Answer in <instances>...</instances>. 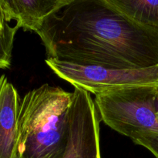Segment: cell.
<instances>
[{"instance_id":"obj_1","label":"cell","mask_w":158,"mask_h":158,"mask_svg":"<svg viewBox=\"0 0 158 158\" xmlns=\"http://www.w3.org/2000/svg\"><path fill=\"white\" fill-rule=\"evenodd\" d=\"M35 33L49 58L111 69L158 66V28L132 21L105 0H70Z\"/></svg>"},{"instance_id":"obj_2","label":"cell","mask_w":158,"mask_h":158,"mask_svg":"<svg viewBox=\"0 0 158 158\" xmlns=\"http://www.w3.org/2000/svg\"><path fill=\"white\" fill-rule=\"evenodd\" d=\"M73 93L45 83L21 99L14 158H63Z\"/></svg>"},{"instance_id":"obj_3","label":"cell","mask_w":158,"mask_h":158,"mask_svg":"<svg viewBox=\"0 0 158 158\" xmlns=\"http://www.w3.org/2000/svg\"><path fill=\"white\" fill-rule=\"evenodd\" d=\"M157 96L158 84L135 85L95 95L94 103L100 120L134 141L158 133Z\"/></svg>"},{"instance_id":"obj_4","label":"cell","mask_w":158,"mask_h":158,"mask_svg":"<svg viewBox=\"0 0 158 158\" xmlns=\"http://www.w3.org/2000/svg\"><path fill=\"white\" fill-rule=\"evenodd\" d=\"M46 63L62 80L94 95L135 85L158 84V66L119 69L77 64L49 57Z\"/></svg>"},{"instance_id":"obj_5","label":"cell","mask_w":158,"mask_h":158,"mask_svg":"<svg viewBox=\"0 0 158 158\" xmlns=\"http://www.w3.org/2000/svg\"><path fill=\"white\" fill-rule=\"evenodd\" d=\"M69 111V137L63 158H101L100 118L90 94L74 87Z\"/></svg>"},{"instance_id":"obj_6","label":"cell","mask_w":158,"mask_h":158,"mask_svg":"<svg viewBox=\"0 0 158 158\" xmlns=\"http://www.w3.org/2000/svg\"><path fill=\"white\" fill-rule=\"evenodd\" d=\"M70 0H0V15L4 22L15 21L24 31L35 32L48 15Z\"/></svg>"},{"instance_id":"obj_7","label":"cell","mask_w":158,"mask_h":158,"mask_svg":"<svg viewBox=\"0 0 158 158\" xmlns=\"http://www.w3.org/2000/svg\"><path fill=\"white\" fill-rule=\"evenodd\" d=\"M21 99L5 75L0 76V158H14Z\"/></svg>"},{"instance_id":"obj_8","label":"cell","mask_w":158,"mask_h":158,"mask_svg":"<svg viewBox=\"0 0 158 158\" xmlns=\"http://www.w3.org/2000/svg\"><path fill=\"white\" fill-rule=\"evenodd\" d=\"M132 21L158 28V0H105Z\"/></svg>"},{"instance_id":"obj_9","label":"cell","mask_w":158,"mask_h":158,"mask_svg":"<svg viewBox=\"0 0 158 158\" xmlns=\"http://www.w3.org/2000/svg\"><path fill=\"white\" fill-rule=\"evenodd\" d=\"M19 29L15 25L11 26L5 22L4 29L0 33V69H8L10 66L14 39Z\"/></svg>"},{"instance_id":"obj_10","label":"cell","mask_w":158,"mask_h":158,"mask_svg":"<svg viewBox=\"0 0 158 158\" xmlns=\"http://www.w3.org/2000/svg\"><path fill=\"white\" fill-rule=\"evenodd\" d=\"M136 144L149 150L156 158H158V133L150 132L134 140Z\"/></svg>"},{"instance_id":"obj_11","label":"cell","mask_w":158,"mask_h":158,"mask_svg":"<svg viewBox=\"0 0 158 158\" xmlns=\"http://www.w3.org/2000/svg\"><path fill=\"white\" fill-rule=\"evenodd\" d=\"M4 25H5V22L3 21L2 19L1 15H0V33L2 32L3 29H4Z\"/></svg>"}]
</instances>
